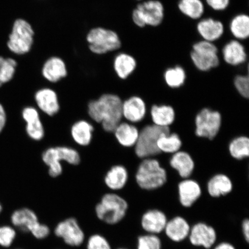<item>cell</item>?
Returning <instances> with one entry per match:
<instances>
[{
	"instance_id": "obj_48",
	"label": "cell",
	"mask_w": 249,
	"mask_h": 249,
	"mask_svg": "<svg viewBox=\"0 0 249 249\" xmlns=\"http://www.w3.org/2000/svg\"></svg>"
},
{
	"instance_id": "obj_21",
	"label": "cell",
	"mask_w": 249,
	"mask_h": 249,
	"mask_svg": "<svg viewBox=\"0 0 249 249\" xmlns=\"http://www.w3.org/2000/svg\"><path fill=\"white\" fill-rule=\"evenodd\" d=\"M128 179L129 174L126 168L122 165H116L106 174L104 182L110 191L117 192L124 188Z\"/></svg>"
},
{
	"instance_id": "obj_5",
	"label": "cell",
	"mask_w": 249,
	"mask_h": 249,
	"mask_svg": "<svg viewBox=\"0 0 249 249\" xmlns=\"http://www.w3.org/2000/svg\"><path fill=\"white\" fill-rule=\"evenodd\" d=\"M137 184L145 191H153L162 187L166 183V170L154 159L146 158L139 165L135 176Z\"/></svg>"
},
{
	"instance_id": "obj_42",
	"label": "cell",
	"mask_w": 249,
	"mask_h": 249,
	"mask_svg": "<svg viewBox=\"0 0 249 249\" xmlns=\"http://www.w3.org/2000/svg\"><path fill=\"white\" fill-rule=\"evenodd\" d=\"M7 123V114L3 105L0 103V134L4 130Z\"/></svg>"
},
{
	"instance_id": "obj_44",
	"label": "cell",
	"mask_w": 249,
	"mask_h": 249,
	"mask_svg": "<svg viewBox=\"0 0 249 249\" xmlns=\"http://www.w3.org/2000/svg\"><path fill=\"white\" fill-rule=\"evenodd\" d=\"M213 249H236V248L231 243L223 242L217 244Z\"/></svg>"
},
{
	"instance_id": "obj_31",
	"label": "cell",
	"mask_w": 249,
	"mask_h": 249,
	"mask_svg": "<svg viewBox=\"0 0 249 249\" xmlns=\"http://www.w3.org/2000/svg\"><path fill=\"white\" fill-rule=\"evenodd\" d=\"M18 67V61L14 57L0 56V87L14 79Z\"/></svg>"
},
{
	"instance_id": "obj_14",
	"label": "cell",
	"mask_w": 249,
	"mask_h": 249,
	"mask_svg": "<svg viewBox=\"0 0 249 249\" xmlns=\"http://www.w3.org/2000/svg\"><path fill=\"white\" fill-rule=\"evenodd\" d=\"M41 73L49 82L56 83L66 77L68 71L64 59L57 55H52L43 62Z\"/></svg>"
},
{
	"instance_id": "obj_41",
	"label": "cell",
	"mask_w": 249,
	"mask_h": 249,
	"mask_svg": "<svg viewBox=\"0 0 249 249\" xmlns=\"http://www.w3.org/2000/svg\"><path fill=\"white\" fill-rule=\"evenodd\" d=\"M207 4L215 11L225 10L230 4V0H206Z\"/></svg>"
},
{
	"instance_id": "obj_40",
	"label": "cell",
	"mask_w": 249,
	"mask_h": 249,
	"mask_svg": "<svg viewBox=\"0 0 249 249\" xmlns=\"http://www.w3.org/2000/svg\"><path fill=\"white\" fill-rule=\"evenodd\" d=\"M51 232V229L48 225L40 222L30 233L38 240H43L48 237Z\"/></svg>"
},
{
	"instance_id": "obj_1",
	"label": "cell",
	"mask_w": 249,
	"mask_h": 249,
	"mask_svg": "<svg viewBox=\"0 0 249 249\" xmlns=\"http://www.w3.org/2000/svg\"><path fill=\"white\" fill-rule=\"evenodd\" d=\"M123 101L118 95L105 93L90 102L88 113L90 118L102 124L107 132H113L123 118Z\"/></svg>"
},
{
	"instance_id": "obj_16",
	"label": "cell",
	"mask_w": 249,
	"mask_h": 249,
	"mask_svg": "<svg viewBox=\"0 0 249 249\" xmlns=\"http://www.w3.org/2000/svg\"><path fill=\"white\" fill-rule=\"evenodd\" d=\"M12 226L24 232L31 233L40 223L35 211L29 208H21L15 210L10 217Z\"/></svg>"
},
{
	"instance_id": "obj_17",
	"label": "cell",
	"mask_w": 249,
	"mask_h": 249,
	"mask_svg": "<svg viewBox=\"0 0 249 249\" xmlns=\"http://www.w3.org/2000/svg\"><path fill=\"white\" fill-rule=\"evenodd\" d=\"M179 203L183 207L189 208L194 205L201 197L202 190L196 180L184 179L178 185Z\"/></svg>"
},
{
	"instance_id": "obj_29",
	"label": "cell",
	"mask_w": 249,
	"mask_h": 249,
	"mask_svg": "<svg viewBox=\"0 0 249 249\" xmlns=\"http://www.w3.org/2000/svg\"><path fill=\"white\" fill-rule=\"evenodd\" d=\"M151 116L155 125L169 127L175 120L176 114L170 106L154 105L151 108Z\"/></svg>"
},
{
	"instance_id": "obj_26",
	"label": "cell",
	"mask_w": 249,
	"mask_h": 249,
	"mask_svg": "<svg viewBox=\"0 0 249 249\" xmlns=\"http://www.w3.org/2000/svg\"><path fill=\"white\" fill-rule=\"evenodd\" d=\"M224 60L226 63L236 66L247 61V54L244 46L238 40H231L223 49Z\"/></svg>"
},
{
	"instance_id": "obj_6",
	"label": "cell",
	"mask_w": 249,
	"mask_h": 249,
	"mask_svg": "<svg viewBox=\"0 0 249 249\" xmlns=\"http://www.w3.org/2000/svg\"><path fill=\"white\" fill-rule=\"evenodd\" d=\"M42 158L43 162L48 166V173L52 178H57L63 172L61 161L75 166L79 164L81 160L79 152L66 146L47 149L43 152Z\"/></svg>"
},
{
	"instance_id": "obj_8",
	"label": "cell",
	"mask_w": 249,
	"mask_h": 249,
	"mask_svg": "<svg viewBox=\"0 0 249 249\" xmlns=\"http://www.w3.org/2000/svg\"><path fill=\"white\" fill-rule=\"evenodd\" d=\"M164 16V7L161 2L157 0H149L138 4L133 9L132 20L139 27H157L162 23Z\"/></svg>"
},
{
	"instance_id": "obj_18",
	"label": "cell",
	"mask_w": 249,
	"mask_h": 249,
	"mask_svg": "<svg viewBox=\"0 0 249 249\" xmlns=\"http://www.w3.org/2000/svg\"><path fill=\"white\" fill-rule=\"evenodd\" d=\"M34 98L39 110L49 116H53L60 111L58 95L53 89H40L36 93Z\"/></svg>"
},
{
	"instance_id": "obj_30",
	"label": "cell",
	"mask_w": 249,
	"mask_h": 249,
	"mask_svg": "<svg viewBox=\"0 0 249 249\" xmlns=\"http://www.w3.org/2000/svg\"><path fill=\"white\" fill-rule=\"evenodd\" d=\"M230 31L236 39L244 40L249 36V17L240 14L233 18L230 23Z\"/></svg>"
},
{
	"instance_id": "obj_38",
	"label": "cell",
	"mask_w": 249,
	"mask_h": 249,
	"mask_svg": "<svg viewBox=\"0 0 249 249\" xmlns=\"http://www.w3.org/2000/svg\"><path fill=\"white\" fill-rule=\"evenodd\" d=\"M86 249H112L110 243L100 233H93L87 241Z\"/></svg>"
},
{
	"instance_id": "obj_3",
	"label": "cell",
	"mask_w": 249,
	"mask_h": 249,
	"mask_svg": "<svg viewBox=\"0 0 249 249\" xmlns=\"http://www.w3.org/2000/svg\"><path fill=\"white\" fill-rule=\"evenodd\" d=\"M89 51L96 55H104L118 51L122 47L119 34L116 31L104 27L90 29L86 36Z\"/></svg>"
},
{
	"instance_id": "obj_39",
	"label": "cell",
	"mask_w": 249,
	"mask_h": 249,
	"mask_svg": "<svg viewBox=\"0 0 249 249\" xmlns=\"http://www.w3.org/2000/svg\"><path fill=\"white\" fill-rule=\"evenodd\" d=\"M234 85L236 90L245 98L249 96V79L248 76L239 75L235 77Z\"/></svg>"
},
{
	"instance_id": "obj_15",
	"label": "cell",
	"mask_w": 249,
	"mask_h": 249,
	"mask_svg": "<svg viewBox=\"0 0 249 249\" xmlns=\"http://www.w3.org/2000/svg\"><path fill=\"white\" fill-rule=\"evenodd\" d=\"M167 221V217L164 212L158 209H151L143 213L140 225L146 233L158 235L164 232Z\"/></svg>"
},
{
	"instance_id": "obj_35",
	"label": "cell",
	"mask_w": 249,
	"mask_h": 249,
	"mask_svg": "<svg viewBox=\"0 0 249 249\" xmlns=\"http://www.w3.org/2000/svg\"><path fill=\"white\" fill-rule=\"evenodd\" d=\"M165 82L171 88H178L183 85L186 79V73L182 67L170 68L165 71Z\"/></svg>"
},
{
	"instance_id": "obj_9",
	"label": "cell",
	"mask_w": 249,
	"mask_h": 249,
	"mask_svg": "<svg viewBox=\"0 0 249 249\" xmlns=\"http://www.w3.org/2000/svg\"><path fill=\"white\" fill-rule=\"evenodd\" d=\"M54 234L71 248L81 247L86 240V234L78 220L74 217L66 218L57 224Z\"/></svg>"
},
{
	"instance_id": "obj_11",
	"label": "cell",
	"mask_w": 249,
	"mask_h": 249,
	"mask_svg": "<svg viewBox=\"0 0 249 249\" xmlns=\"http://www.w3.org/2000/svg\"><path fill=\"white\" fill-rule=\"evenodd\" d=\"M195 124L196 135L213 140L219 132L222 117L218 111L204 108L196 116Z\"/></svg>"
},
{
	"instance_id": "obj_46",
	"label": "cell",
	"mask_w": 249,
	"mask_h": 249,
	"mask_svg": "<svg viewBox=\"0 0 249 249\" xmlns=\"http://www.w3.org/2000/svg\"><path fill=\"white\" fill-rule=\"evenodd\" d=\"M117 249H128L124 248H118Z\"/></svg>"
},
{
	"instance_id": "obj_33",
	"label": "cell",
	"mask_w": 249,
	"mask_h": 249,
	"mask_svg": "<svg viewBox=\"0 0 249 249\" xmlns=\"http://www.w3.org/2000/svg\"><path fill=\"white\" fill-rule=\"evenodd\" d=\"M157 145L160 152L174 154L179 151L182 142L176 133L166 134L159 139Z\"/></svg>"
},
{
	"instance_id": "obj_25",
	"label": "cell",
	"mask_w": 249,
	"mask_h": 249,
	"mask_svg": "<svg viewBox=\"0 0 249 249\" xmlns=\"http://www.w3.org/2000/svg\"><path fill=\"white\" fill-rule=\"evenodd\" d=\"M113 133L117 142L124 147L135 146L139 135L138 129L127 123H120Z\"/></svg>"
},
{
	"instance_id": "obj_36",
	"label": "cell",
	"mask_w": 249,
	"mask_h": 249,
	"mask_svg": "<svg viewBox=\"0 0 249 249\" xmlns=\"http://www.w3.org/2000/svg\"><path fill=\"white\" fill-rule=\"evenodd\" d=\"M136 249H162V243L158 235L146 233L139 236Z\"/></svg>"
},
{
	"instance_id": "obj_4",
	"label": "cell",
	"mask_w": 249,
	"mask_h": 249,
	"mask_svg": "<svg viewBox=\"0 0 249 249\" xmlns=\"http://www.w3.org/2000/svg\"><path fill=\"white\" fill-rule=\"evenodd\" d=\"M35 30L27 20L18 18L14 21L9 34L7 46L14 55L23 56L29 54L35 41Z\"/></svg>"
},
{
	"instance_id": "obj_43",
	"label": "cell",
	"mask_w": 249,
	"mask_h": 249,
	"mask_svg": "<svg viewBox=\"0 0 249 249\" xmlns=\"http://www.w3.org/2000/svg\"><path fill=\"white\" fill-rule=\"evenodd\" d=\"M242 232L245 241L247 244L249 242V220L246 218L242 221Z\"/></svg>"
},
{
	"instance_id": "obj_34",
	"label": "cell",
	"mask_w": 249,
	"mask_h": 249,
	"mask_svg": "<svg viewBox=\"0 0 249 249\" xmlns=\"http://www.w3.org/2000/svg\"><path fill=\"white\" fill-rule=\"evenodd\" d=\"M229 151L232 157L241 160L249 155V139L241 136L233 139L229 145Z\"/></svg>"
},
{
	"instance_id": "obj_32",
	"label": "cell",
	"mask_w": 249,
	"mask_h": 249,
	"mask_svg": "<svg viewBox=\"0 0 249 249\" xmlns=\"http://www.w3.org/2000/svg\"><path fill=\"white\" fill-rule=\"evenodd\" d=\"M178 7L183 14L192 19H198L204 12V6L201 0H180Z\"/></svg>"
},
{
	"instance_id": "obj_24",
	"label": "cell",
	"mask_w": 249,
	"mask_h": 249,
	"mask_svg": "<svg viewBox=\"0 0 249 249\" xmlns=\"http://www.w3.org/2000/svg\"><path fill=\"white\" fill-rule=\"evenodd\" d=\"M170 163L171 167L183 179L189 178L195 169V162L191 156L184 151L174 153Z\"/></svg>"
},
{
	"instance_id": "obj_27",
	"label": "cell",
	"mask_w": 249,
	"mask_h": 249,
	"mask_svg": "<svg viewBox=\"0 0 249 249\" xmlns=\"http://www.w3.org/2000/svg\"><path fill=\"white\" fill-rule=\"evenodd\" d=\"M93 130L94 127L89 121H78L71 127V136L77 144L85 147L91 142Z\"/></svg>"
},
{
	"instance_id": "obj_20",
	"label": "cell",
	"mask_w": 249,
	"mask_h": 249,
	"mask_svg": "<svg viewBox=\"0 0 249 249\" xmlns=\"http://www.w3.org/2000/svg\"><path fill=\"white\" fill-rule=\"evenodd\" d=\"M123 117L132 123H139L143 120L146 114V105L144 101L138 96L126 99L123 102Z\"/></svg>"
},
{
	"instance_id": "obj_19",
	"label": "cell",
	"mask_w": 249,
	"mask_h": 249,
	"mask_svg": "<svg viewBox=\"0 0 249 249\" xmlns=\"http://www.w3.org/2000/svg\"><path fill=\"white\" fill-rule=\"evenodd\" d=\"M191 228V226L185 218L176 216L168 220L164 232L170 241L180 243L188 238Z\"/></svg>"
},
{
	"instance_id": "obj_2",
	"label": "cell",
	"mask_w": 249,
	"mask_h": 249,
	"mask_svg": "<svg viewBox=\"0 0 249 249\" xmlns=\"http://www.w3.org/2000/svg\"><path fill=\"white\" fill-rule=\"evenodd\" d=\"M129 209L128 202L116 193L110 192L102 196L96 204L95 213L101 222L109 226L120 223L126 217Z\"/></svg>"
},
{
	"instance_id": "obj_37",
	"label": "cell",
	"mask_w": 249,
	"mask_h": 249,
	"mask_svg": "<svg viewBox=\"0 0 249 249\" xmlns=\"http://www.w3.org/2000/svg\"><path fill=\"white\" fill-rule=\"evenodd\" d=\"M17 236V229L10 225L0 226V247L10 248Z\"/></svg>"
},
{
	"instance_id": "obj_7",
	"label": "cell",
	"mask_w": 249,
	"mask_h": 249,
	"mask_svg": "<svg viewBox=\"0 0 249 249\" xmlns=\"http://www.w3.org/2000/svg\"><path fill=\"white\" fill-rule=\"evenodd\" d=\"M170 133L169 127H161L155 124L147 125L139 132L135 147V153L140 158H148L160 153L157 145L159 139Z\"/></svg>"
},
{
	"instance_id": "obj_23",
	"label": "cell",
	"mask_w": 249,
	"mask_h": 249,
	"mask_svg": "<svg viewBox=\"0 0 249 249\" xmlns=\"http://www.w3.org/2000/svg\"><path fill=\"white\" fill-rule=\"evenodd\" d=\"M197 30L204 40L213 42L223 36L225 28L221 21L209 18L200 21Z\"/></svg>"
},
{
	"instance_id": "obj_12",
	"label": "cell",
	"mask_w": 249,
	"mask_h": 249,
	"mask_svg": "<svg viewBox=\"0 0 249 249\" xmlns=\"http://www.w3.org/2000/svg\"><path fill=\"white\" fill-rule=\"evenodd\" d=\"M217 237L216 230L213 226L198 222L191 227L188 239L194 247L210 249L216 244Z\"/></svg>"
},
{
	"instance_id": "obj_47",
	"label": "cell",
	"mask_w": 249,
	"mask_h": 249,
	"mask_svg": "<svg viewBox=\"0 0 249 249\" xmlns=\"http://www.w3.org/2000/svg\"><path fill=\"white\" fill-rule=\"evenodd\" d=\"M137 1H140V0H137Z\"/></svg>"
},
{
	"instance_id": "obj_10",
	"label": "cell",
	"mask_w": 249,
	"mask_h": 249,
	"mask_svg": "<svg viewBox=\"0 0 249 249\" xmlns=\"http://www.w3.org/2000/svg\"><path fill=\"white\" fill-rule=\"evenodd\" d=\"M217 47L206 40L195 43L193 46L191 57L198 70L205 71L219 65Z\"/></svg>"
},
{
	"instance_id": "obj_13",
	"label": "cell",
	"mask_w": 249,
	"mask_h": 249,
	"mask_svg": "<svg viewBox=\"0 0 249 249\" xmlns=\"http://www.w3.org/2000/svg\"><path fill=\"white\" fill-rule=\"evenodd\" d=\"M21 117L26 123L25 130L31 139L40 141L44 138V127L40 120L39 111L36 108L24 107L21 111Z\"/></svg>"
},
{
	"instance_id": "obj_28",
	"label": "cell",
	"mask_w": 249,
	"mask_h": 249,
	"mask_svg": "<svg viewBox=\"0 0 249 249\" xmlns=\"http://www.w3.org/2000/svg\"><path fill=\"white\" fill-rule=\"evenodd\" d=\"M113 66L117 76L124 80L135 71L137 62L132 55L126 53H121L115 56Z\"/></svg>"
},
{
	"instance_id": "obj_22",
	"label": "cell",
	"mask_w": 249,
	"mask_h": 249,
	"mask_svg": "<svg viewBox=\"0 0 249 249\" xmlns=\"http://www.w3.org/2000/svg\"><path fill=\"white\" fill-rule=\"evenodd\" d=\"M233 183L225 174H219L212 177L207 184L208 194L213 198H219L231 193Z\"/></svg>"
},
{
	"instance_id": "obj_45",
	"label": "cell",
	"mask_w": 249,
	"mask_h": 249,
	"mask_svg": "<svg viewBox=\"0 0 249 249\" xmlns=\"http://www.w3.org/2000/svg\"><path fill=\"white\" fill-rule=\"evenodd\" d=\"M3 210V207L1 203H0V215H1V214L2 213Z\"/></svg>"
}]
</instances>
